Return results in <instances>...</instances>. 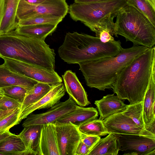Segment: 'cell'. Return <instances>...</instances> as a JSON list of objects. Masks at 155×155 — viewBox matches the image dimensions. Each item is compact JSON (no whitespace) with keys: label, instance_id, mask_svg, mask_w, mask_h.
I'll return each instance as SVG.
<instances>
[{"label":"cell","instance_id":"6da1fadb","mask_svg":"<svg viewBox=\"0 0 155 155\" xmlns=\"http://www.w3.org/2000/svg\"><path fill=\"white\" fill-rule=\"evenodd\" d=\"M54 50L43 40L17 33L15 30L0 35V58H7L54 71Z\"/></svg>","mask_w":155,"mask_h":155},{"label":"cell","instance_id":"7a4b0ae2","mask_svg":"<svg viewBox=\"0 0 155 155\" xmlns=\"http://www.w3.org/2000/svg\"><path fill=\"white\" fill-rule=\"evenodd\" d=\"M154 62V46L137 56L123 69L112 88L114 93L121 100H128L130 104L143 101Z\"/></svg>","mask_w":155,"mask_h":155},{"label":"cell","instance_id":"3957f363","mask_svg":"<svg viewBox=\"0 0 155 155\" xmlns=\"http://www.w3.org/2000/svg\"><path fill=\"white\" fill-rule=\"evenodd\" d=\"M149 48L134 45L124 48L115 56L78 64L87 85L104 91L112 88L123 69L135 58Z\"/></svg>","mask_w":155,"mask_h":155},{"label":"cell","instance_id":"277c9868","mask_svg":"<svg viewBox=\"0 0 155 155\" xmlns=\"http://www.w3.org/2000/svg\"><path fill=\"white\" fill-rule=\"evenodd\" d=\"M116 17L115 37L121 35L136 45L149 48L154 46L155 26L134 7L127 4L119 9Z\"/></svg>","mask_w":155,"mask_h":155},{"label":"cell","instance_id":"5b68a950","mask_svg":"<svg viewBox=\"0 0 155 155\" xmlns=\"http://www.w3.org/2000/svg\"><path fill=\"white\" fill-rule=\"evenodd\" d=\"M127 0H106L71 4L68 12L75 21H80L91 30L110 14H117Z\"/></svg>","mask_w":155,"mask_h":155},{"label":"cell","instance_id":"8992f818","mask_svg":"<svg viewBox=\"0 0 155 155\" xmlns=\"http://www.w3.org/2000/svg\"><path fill=\"white\" fill-rule=\"evenodd\" d=\"M68 7L65 1L63 0H46L37 5L20 0L16 17L19 21L39 15L50 14L63 18L68 13Z\"/></svg>","mask_w":155,"mask_h":155},{"label":"cell","instance_id":"52a82bcc","mask_svg":"<svg viewBox=\"0 0 155 155\" xmlns=\"http://www.w3.org/2000/svg\"><path fill=\"white\" fill-rule=\"evenodd\" d=\"M3 59L4 63L11 70L38 82L51 85L62 83V78L54 70H50L10 58Z\"/></svg>","mask_w":155,"mask_h":155},{"label":"cell","instance_id":"ba28073f","mask_svg":"<svg viewBox=\"0 0 155 155\" xmlns=\"http://www.w3.org/2000/svg\"><path fill=\"white\" fill-rule=\"evenodd\" d=\"M114 134L119 150L124 152V155H155V138L136 134Z\"/></svg>","mask_w":155,"mask_h":155},{"label":"cell","instance_id":"9c48e42d","mask_svg":"<svg viewBox=\"0 0 155 155\" xmlns=\"http://www.w3.org/2000/svg\"><path fill=\"white\" fill-rule=\"evenodd\" d=\"M54 123L60 155H75L77 147L84 134L71 122Z\"/></svg>","mask_w":155,"mask_h":155},{"label":"cell","instance_id":"30bf717a","mask_svg":"<svg viewBox=\"0 0 155 155\" xmlns=\"http://www.w3.org/2000/svg\"><path fill=\"white\" fill-rule=\"evenodd\" d=\"M102 121L109 134H136L155 138V134L139 127L123 112L111 115Z\"/></svg>","mask_w":155,"mask_h":155},{"label":"cell","instance_id":"8fae6325","mask_svg":"<svg viewBox=\"0 0 155 155\" xmlns=\"http://www.w3.org/2000/svg\"><path fill=\"white\" fill-rule=\"evenodd\" d=\"M76 103L70 97L65 101L59 102L47 111L39 114H30L23 122L24 127L31 125H43L54 123L75 108Z\"/></svg>","mask_w":155,"mask_h":155},{"label":"cell","instance_id":"7c38bea8","mask_svg":"<svg viewBox=\"0 0 155 155\" xmlns=\"http://www.w3.org/2000/svg\"><path fill=\"white\" fill-rule=\"evenodd\" d=\"M66 91L64 85L62 83L52 85L48 92L38 101L19 113L18 119L19 123L34 111L50 108L59 103Z\"/></svg>","mask_w":155,"mask_h":155},{"label":"cell","instance_id":"4fadbf2b","mask_svg":"<svg viewBox=\"0 0 155 155\" xmlns=\"http://www.w3.org/2000/svg\"><path fill=\"white\" fill-rule=\"evenodd\" d=\"M155 62L153 65L149 84L143 101V116L145 129L155 134Z\"/></svg>","mask_w":155,"mask_h":155},{"label":"cell","instance_id":"5bb4252c","mask_svg":"<svg viewBox=\"0 0 155 155\" xmlns=\"http://www.w3.org/2000/svg\"><path fill=\"white\" fill-rule=\"evenodd\" d=\"M62 77L66 91L76 104L82 107L90 104L87 93L75 73L70 70L67 71Z\"/></svg>","mask_w":155,"mask_h":155},{"label":"cell","instance_id":"9a60e30c","mask_svg":"<svg viewBox=\"0 0 155 155\" xmlns=\"http://www.w3.org/2000/svg\"><path fill=\"white\" fill-rule=\"evenodd\" d=\"M38 82L11 70L5 64L0 65V88L12 85L22 87L28 91Z\"/></svg>","mask_w":155,"mask_h":155},{"label":"cell","instance_id":"2e32d148","mask_svg":"<svg viewBox=\"0 0 155 155\" xmlns=\"http://www.w3.org/2000/svg\"><path fill=\"white\" fill-rule=\"evenodd\" d=\"M94 104L100 115L99 119L101 120L114 114L123 112L127 105L114 94H107L101 99L95 101Z\"/></svg>","mask_w":155,"mask_h":155},{"label":"cell","instance_id":"e0dca14e","mask_svg":"<svg viewBox=\"0 0 155 155\" xmlns=\"http://www.w3.org/2000/svg\"><path fill=\"white\" fill-rule=\"evenodd\" d=\"M98 116V112L96 108L84 107L77 105L74 110L61 117L55 122H71L78 127L86 122L96 119Z\"/></svg>","mask_w":155,"mask_h":155},{"label":"cell","instance_id":"ac0fdd59","mask_svg":"<svg viewBox=\"0 0 155 155\" xmlns=\"http://www.w3.org/2000/svg\"><path fill=\"white\" fill-rule=\"evenodd\" d=\"M39 146L41 155H60L54 123L42 125Z\"/></svg>","mask_w":155,"mask_h":155},{"label":"cell","instance_id":"d6986e66","mask_svg":"<svg viewBox=\"0 0 155 155\" xmlns=\"http://www.w3.org/2000/svg\"><path fill=\"white\" fill-rule=\"evenodd\" d=\"M41 125L24 127L18 135L23 142L28 155H41L40 140Z\"/></svg>","mask_w":155,"mask_h":155},{"label":"cell","instance_id":"ffe728a7","mask_svg":"<svg viewBox=\"0 0 155 155\" xmlns=\"http://www.w3.org/2000/svg\"><path fill=\"white\" fill-rule=\"evenodd\" d=\"M57 25L45 24L17 26L15 29L18 34L27 37L45 40L55 31Z\"/></svg>","mask_w":155,"mask_h":155},{"label":"cell","instance_id":"44dd1931","mask_svg":"<svg viewBox=\"0 0 155 155\" xmlns=\"http://www.w3.org/2000/svg\"><path fill=\"white\" fill-rule=\"evenodd\" d=\"M5 15L0 28V35L14 30L17 26L16 14L20 0H4Z\"/></svg>","mask_w":155,"mask_h":155},{"label":"cell","instance_id":"7402d4cb","mask_svg":"<svg viewBox=\"0 0 155 155\" xmlns=\"http://www.w3.org/2000/svg\"><path fill=\"white\" fill-rule=\"evenodd\" d=\"M119 151L116 136L109 134L106 137L99 140L88 155H117Z\"/></svg>","mask_w":155,"mask_h":155},{"label":"cell","instance_id":"603a6c76","mask_svg":"<svg viewBox=\"0 0 155 155\" xmlns=\"http://www.w3.org/2000/svg\"><path fill=\"white\" fill-rule=\"evenodd\" d=\"M0 152L7 155H28L22 140L13 134L0 141Z\"/></svg>","mask_w":155,"mask_h":155},{"label":"cell","instance_id":"cb8c5ba5","mask_svg":"<svg viewBox=\"0 0 155 155\" xmlns=\"http://www.w3.org/2000/svg\"><path fill=\"white\" fill-rule=\"evenodd\" d=\"M52 86L47 84L38 82L31 88L27 91L20 112L28 106L38 101L48 92Z\"/></svg>","mask_w":155,"mask_h":155},{"label":"cell","instance_id":"d4e9b609","mask_svg":"<svg viewBox=\"0 0 155 155\" xmlns=\"http://www.w3.org/2000/svg\"><path fill=\"white\" fill-rule=\"evenodd\" d=\"M80 131L87 135L101 137L109 134L102 120L95 119L86 122L78 127Z\"/></svg>","mask_w":155,"mask_h":155},{"label":"cell","instance_id":"484cf974","mask_svg":"<svg viewBox=\"0 0 155 155\" xmlns=\"http://www.w3.org/2000/svg\"><path fill=\"white\" fill-rule=\"evenodd\" d=\"M122 112L130 118L139 127L146 130L143 116V101L127 105L126 109Z\"/></svg>","mask_w":155,"mask_h":155},{"label":"cell","instance_id":"4316f807","mask_svg":"<svg viewBox=\"0 0 155 155\" xmlns=\"http://www.w3.org/2000/svg\"><path fill=\"white\" fill-rule=\"evenodd\" d=\"M63 18L50 14L37 16L17 22V26H22L34 25L51 24L58 25Z\"/></svg>","mask_w":155,"mask_h":155},{"label":"cell","instance_id":"83f0119b","mask_svg":"<svg viewBox=\"0 0 155 155\" xmlns=\"http://www.w3.org/2000/svg\"><path fill=\"white\" fill-rule=\"evenodd\" d=\"M128 5L132 6L146 17L155 26V10L146 0H127Z\"/></svg>","mask_w":155,"mask_h":155},{"label":"cell","instance_id":"f1b7e54d","mask_svg":"<svg viewBox=\"0 0 155 155\" xmlns=\"http://www.w3.org/2000/svg\"><path fill=\"white\" fill-rule=\"evenodd\" d=\"M117 14H109L102 19L96 25L91 29V30L95 32L96 37L98 38L100 32L102 31H108L112 36L115 35V23L114 22V19L116 17Z\"/></svg>","mask_w":155,"mask_h":155},{"label":"cell","instance_id":"f546056e","mask_svg":"<svg viewBox=\"0 0 155 155\" xmlns=\"http://www.w3.org/2000/svg\"><path fill=\"white\" fill-rule=\"evenodd\" d=\"M4 95L12 98L21 104L26 96L27 90L25 88L18 85H12L1 88Z\"/></svg>","mask_w":155,"mask_h":155},{"label":"cell","instance_id":"4dcf8cb0","mask_svg":"<svg viewBox=\"0 0 155 155\" xmlns=\"http://www.w3.org/2000/svg\"><path fill=\"white\" fill-rule=\"evenodd\" d=\"M20 108L0 120V133L4 132L14 126L19 124L18 121Z\"/></svg>","mask_w":155,"mask_h":155},{"label":"cell","instance_id":"1f68e13d","mask_svg":"<svg viewBox=\"0 0 155 155\" xmlns=\"http://www.w3.org/2000/svg\"><path fill=\"white\" fill-rule=\"evenodd\" d=\"M21 105L16 100L4 95L0 99V110H7L21 108Z\"/></svg>","mask_w":155,"mask_h":155},{"label":"cell","instance_id":"d6a6232c","mask_svg":"<svg viewBox=\"0 0 155 155\" xmlns=\"http://www.w3.org/2000/svg\"><path fill=\"white\" fill-rule=\"evenodd\" d=\"M100 139V137L87 135L84 134L81 140L91 150Z\"/></svg>","mask_w":155,"mask_h":155},{"label":"cell","instance_id":"836d02e7","mask_svg":"<svg viewBox=\"0 0 155 155\" xmlns=\"http://www.w3.org/2000/svg\"><path fill=\"white\" fill-rule=\"evenodd\" d=\"M91 150L81 140L77 147L75 155H88Z\"/></svg>","mask_w":155,"mask_h":155},{"label":"cell","instance_id":"e575fe53","mask_svg":"<svg viewBox=\"0 0 155 155\" xmlns=\"http://www.w3.org/2000/svg\"><path fill=\"white\" fill-rule=\"evenodd\" d=\"M98 38L104 43L107 42L114 40L113 36L109 32L105 31H102L100 32Z\"/></svg>","mask_w":155,"mask_h":155},{"label":"cell","instance_id":"d590c367","mask_svg":"<svg viewBox=\"0 0 155 155\" xmlns=\"http://www.w3.org/2000/svg\"><path fill=\"white\" fill-rule=\"evenodd\" d=\"M4 0H0V28L5 15Z\"/></svg>","mask_w":155,"mask_h":155},{"label":"cell","instance_id":"8d00e7d4","mask_svg":"<svg viewBox=\"0 0 155 155\" xmlns=\"http://www.w3.org/2000/svg\"><path fill=\"white\" fill-rule=\"evenodd\" d=\"M16 109H14L7 110H0V120L12 112Z\"/></svg>","mask_w":155,"mask_h":155},{"label":"cell","instance_id":"74e56055","mask_svg":"<svg viewBox=\"0 0 155 155\" xmlns=\"http://www.w3.org/2000/svg\"><path fill=\"white\" fill-rule=\"evenodd\" d=\"M27 3L33 5L41 4L46 0H23Z\"/></svg>","mask_w":155,"mask_h":155},{"label":"cell","instance_id":"f35d334b","mask_svg":"<svg viewBox=\"0 0 155 155\" xmlns=\"http://www.w3.org/2000/svg\"><path fill=\"white\" fill-rule=\"evenodd\" d=\"M12 134V133L9 131V130L0 133V141L5 139Z\"/></svg>","mask_w":155,"mask_h":155},{"label":"cell","instance_id":"ab89813d","mask_svg":"<svg viewBox=\"0 0 155 155\" xmlns=\"http://www.w3.org/2000/svg\"><path fill=\"white\" fill-rule=\"evenodd\" d=\"M106 0H74L75 3H86Z\"/></svg>","mask_w":155,"mask_h":155},{"label":"cell","instance_id":"60d3db41","mask_svg":"<svg viewBox=\"0 0 155 155\" xmlns=\"http://www.w3.org/2000/svg\"><path fill=\"white\" fill-rule=\"evenodd\" d=\"M152 6L153 8L155 10V0H146Z\"/></svg>","mask_w":155,"mask_h":155},{"label":"cell","instance_id":"b9f144b4","mask_svg":"<svg viewBox=\"0 0 155 155\" xmlns=\"http://www.w3.org/2000/svg\"><path fill=\"white\" fill-rule=\"evenodd\" d=\"M0 94H4V92L3 90L1 88H0Z\"/></svg>","mask_w":155,"mask_h":155},{"label":"cell","instance_id":"7bdbcfd3","mask_svg":"<svg viewBox=\"0 0 155 155\" xmlns=\"http://www.w3.org/2000/svg\"><path fill=\"white\" fill-rule=\"evenodd\" d=\"M0 155H7L5 153L0 152Z\"/></svg>","mask_w":155,"mask_h":155},{"label":"cell","instance_id":"ee69618b","mask_svg":"<svg viewBox=\"0 0 155 155\" xmlns=\"http://www.w3.org/2000/svg\"><path fill=\"white\" fill-rule=\"evenodd\" d=\"M3 94H0V99L2 97Z\"/></svg>","mask_w":155,"mask_h":155},{"label":"cell","instance_id":"f6af8a7d","mask_svg":"<svg viewBox=\"0 0 155 155\" xmlns=\"http://www.w3.org/2000/svg\"><path fill=\"white\" fill-rule=\"evenodd\" d=\"M64 0V1H65V0Z\"/></svg>","mask_w":155,"mask_h":155}]
</instances>
